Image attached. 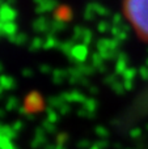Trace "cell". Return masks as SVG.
I'll list each match as a JSON object with an SVG mask.
<instances>
[{"mask_svg":"<svg viewBox=\"0 0 148 149\" xmlns=\"http://www.w3.org/2000/svg\"><path fill=\"white\" fill-rule=\"evenodd\" d=\"M123 12L138 37L148 41V0H123Z\"/></svg>","mask_w":148,"mask_h":149,"instance_id":"cell-1","label":"cell"}]
</instances>
